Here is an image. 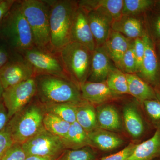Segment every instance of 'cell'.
<instances>
[{"mask_svg":"<svg viewBox=\"0 0 160 160\" xmlns=\"http://www.w3.org/2000/svg\"><path fill=\"white\" fill-rule=\"evenodd\" d=\"M47 1L50 6V47L52 51L58 52L72 42V29L78 1Z\"/></svg>","mask_w":160,"mask_h":160,"instance_id":"obj_1","label":"cell"},{"mask_svg":"<svg viewBox=\"0 0 160 160\" xmlns=\"http://www.w3.org/2000/svg\"><path fill=\"white\" fill-rule=\"evenodd\" d=\"M45 107L37 97L17 112L6 125L13 143L23 144L45 129Z\"/></svg>","mask_w":160,"mask_h":160,"instance_id":"obj_2","label":"cell"},{"mask_svg":"<svg viewBox=\"0 0 160 160\" xmlns=\"http://www.w3.org/2000/svg\"><path fill=\"white\" fill-rule=\"evenodd\" d=\"M0 38L22 55L35 46L29 23L23 14L19 0H16L0 26Z\"/></svg>","mask_w":160,"mask_h":160,"instance_id":"obj_3","label":"cell"},{"mask_svg":"<svg viewBox=\"0 0 160 160\" xmlns=\"http://www.w3.org/2000/svg\"><path fill=\"white\" fill-rule=\"evenodd\" d=\"M35 79L37 97L43 104H78L84 100L80 88L70 79L49 75H39Z\"/></svg>","mask_w":160,"mask_h":160,"instance_id":"obj_4","label":"cell"},{"mask_svg":"<svg viewBox=\"0 0 160 160\" xmlns=\"http://www.w3.org/2000/svg\"><path fill=\"white\" fill-rule=\"evenodd\" d=\"M21 9L31 28L35 45L51 49L49 15L47 0H19ZM52 50V49H51Z\"/></svg>","mask_w":160,"mask_h":160,"instance_id":"obj_5","label":"cell"},{"mask_svg":"<svg viewBox=\"0 0 160 160\" xmlns=\"http://www.w3.org/2000/svg\"><path fill=\"white\" fill-rule=\"evenodd\" d=\"M92 52L86 46L74 42L67 44L59 52L66 74L79 88L88 79Z\"/></svg>","mask_w":160,"mask_h":160,"instance_id":"obj_6","label":"cell"},{"mask_svg":"<svg viewBox=\"0 0 160 160\" xmlns=\"http://www.w3.org/2000/svg\"><path fill=\"white\" fill-rule=\"evenodd\" d=\"M34 70L35 76L49 75L69 78L65 71L59 52L35 46L22 54Z\"/></svg>","mask_w":160,"mask_h":160,"instance_id":"obj_7","label":"cell"},{"mask_svg":"<svg viewBox=\"0 0 160 160\" xmlns=\"http://www.w3.org/2000/svg\"><path fill=\"white\" fill-rule=\"evenodd\" d=\"M26 156L58 158L66 149L62 138L44 129L22 144Z\"/></svg>","mask_w":160,"mask_h":160,"instance_id":"obj_8","label":"cell"},{"mask_svg":"<svg viewBox=\"0 0 160 160\" xmlns=\"http://www.w3.org/2000/svg\"><path fill=\"white\" fill-rule=\"evenodd\" d=\"M35 77L24 81L5 89L3 102L10 118L27 106L37 96Z\"/></svg>","mask_w":160,"mask_h":160,"instance_id":"obj_9","label":"cell"},{"mask_svg":"<svg viewBox=\"0 0 160 160\" xmlns=\"http://www.w3.org/2000/svg\"><path fill=\"white\" fill-rule=\"evenodd\" d=\"M35 77L33 68L18 54L0 69V81L4 90L11 86Z\"/></svg>","mask_w":160,"mask_h":160,"instance_id":"obj_10","label":"cell"},{"mask_svg":"<svg viewBox=\"0 0 160 160\" xmlns=\"http://www.w3.org/2000/svg\"><path fill=\"white\" fill-rule=\"evenodd\" d=\"M145 52L140 71L137 74L154 89L160 87V62L154 42L146 34L143 37Z\"/></svg>","mask_w":160,"mask_h":160,"instance_id":"obj_11","label":"cell"},{"mask_svg":"<svg viewBox=\"0 0 160 160\" xmlns=\"http://www.w3.org/2000/svg\"><path fill=\"white\" fill-rule=\"evenodd\" d=\"M116 68L104 45L97 47L92 51L90 72L87 81L106 82L110 72Z\"/></svg>","mask_w":160,"mask_h":160,"instance_id":"obj_12","label":"cell"},{"mask_svg":"<svg viewBox=\"0 0 160 160\" xmlns=\"http://www.w3.org/2000/svg\"><path fill=\"white\" fill-rule=\"evenodd\" d=\"M88 18L96 47L103 46L111 31L113 19L108 12L101 9L88 12Z\"/></svg>","mask_w":160,"mask_h":160,"instance_id":"obj_13","label":"cell"},{"mask_svg":"<svg viewBox=\"0 0 160 160\" xmlns=\"http://www.w3.org/2000/svg\"><path fill=\"white\" fill-rule=\"evenodd\" d=\"M72 40L86 46L92 52L96 48L89 26L88 12L78 5L72 23Z\"/></svg>","mask_w":160,"mask_h":160,"instance_id":"obj_14","label":"cell"},{"mask_svg":"<svg viewBox=\"0 0 160 160\" xmlns=\"http://www.w3.org/2000/svg\"><path fill=\"white\" fill-rule=\"evenodd\" d=\"M80 89L83 99L94 106L109 103L118 98L109 89L106 82L87 81L80 86Z\"/></svg>","mask_w":160,"mask_h":160,"instance_id":"obj_15","label":"cell"},{"mask_svg":"<svg viewBox=\"0 0 160 160\" xmlns=\"http://www.w3.org/2000/svg\"><path fill=\"white\" fill-rule=\"evenodd\" d=\"M112 29L132 40L142 38L147 34L144 15H122L112 22Z\"/></svg>","mask_w":160,"mask_h":160,"instance_id":"obj_16","label":"cell"},{"mask_svg":"<svg viewBox=\"0 0 160 160\" xmlns=\"http://www.w3.org/2000/svg\"><path fill=\"white\" fill-rule=\"evenodd\" d=\"M123 121L126 131L133 138H140L146 133V122L135 102H129L124 106Z\"/></svg>","mask_w":160,"mask_h":160,"instance_id":"obj_17","label":"cell"},{"mask_svg":"<svg viewBox=\"0 0 160 160\" xmlns=\"http://www.w3.org/2000/svg\"><path fill=\"white\" fill-rule=\"evenodd\" d=\"M96 112L99 128L114 132L122 130V120L114 105L108 103L100 105L96 107Z\"/></svg>","mask_w":160,"mask_h":160,"instance_id":"obj_18","label":"cell"},{"mask_svg":"<svg viewBox=\"0 0 160 160\" xmlns=\"http://www.w3.org/2000/svg\"><path fill=\"white\" fill-rule=\"evenodd\" d=\"M133 40L112 29L104 45L117 68H118L123 56L133 42Z\"/></svg>","mask_w":160,"mask_h":160,"instance_id":"obj_19","label":"cell"},{"mask_svg":"<svg viewBox=\"0 0 160 160\" xmlns=\"http://www.w3.org/2000/svg\"><path fill=\"white\" fill-rule=\"evenodd\" d=\"M160 158V128L149 139L136 145L126 160H154Z\"/></svg>","mask_w":160,"mask_h":160,"instance_id":"obj_20","label":"cell"},{"mask_svg":"<svg viewBox=\"0 0 160 160\" xmlns=\"http://www.w3.org/2000/svg\"><path fill=\"white\" fill-rule=\"evenodd\" d=\"M92 147L102 151H111L118 148L124 143V140L115 132L98 128L88 133Z\"/></svg>","mask_w":160,"mask_h":160,"instance_id":"obj_21","label":"cell"},{"mask_svg":"<svg viewBox=\"0 0 160 160\" xmlns=\"http://www.w3.org/2000/svg\"><path fill=\"white\" fill-rule=\"evenodd\" d=\"M128 82L129 95H131L140 104L156 97L154 88L141 78L136 73L126 74Z\"/></svg>","mask_w":160,"mask_h":160,"instance_id":"obj_22","label":"cell"},{"mask_svg":"<svg viewBox=\"0 0 160 160\" xmlns=\"http://www.w3.org/2000/svg\"><path fill=\"white\" fill-rule=\"evenodd\" d=\"M78 5L87 12L97 9L104 10L113 21L122 16L123 0H82L78 1Z\"/></svg>","mask_w":160,"mask_h":160,"instance_id":"obj_23","label":"cell"},{"mask_svg":"<svg viewBox=\"0 0 160 160\" xmlns=\"http://www.w3.org/2000/svg\"><path fill=\"white\" fill-rule=\"evenodd\" d=\"M62 139L66 149H78L87 146L92 147L88 133L77 122L70 125L68 133Z\"/></svg>","mask_w":160,"mask_h":160,"instance_id":"obj_24","label":"cell"},{"mask_svg":"<svg viewBox=\"0 0 160 160\" xmlns=\"http://www.w3.org/2000/svg\"><path fill=\"white\" fill-rule=\"evenodd\" d=\"M76 122L87 133L98 128L94 105L85 100L78 104L77 106Z\"/></svg>","mask_w":160,"mask_h":160,"instance_id":"obj_25","label":"cell"},{"mask_svg":"<svg viewBox=\"0 0 160 160\" xmlns=\"http://www.w3.org/2000/svg\"><path fill=\"white\" fill-rule=\"evenodd\" d=\"M78 104L72 103H61L43 104V105L46 112L55 115L67 122L72 124L76 122L77 106Z\"/></svg>","mask_w":160,"mask_h":160,"instance_id":"obj_26","label":"cell"},{"mask_svg":"<svg viewBox=\"0 0 160 160\" xmlns=\"http://www.w3.org/2000/svg\"><path fill=\"white\" fill-rule=\"evenodd\" d=\"M43 124L47 131L62 139L66 137L71 125L57 116L48 112H46L44 116Z\"/></svg>","mask_w":160,"mask_h":160,"instance_id":"obj_27","label":"cell"},{"mask_svg":"<svg viewBox=\"0 0 160 160\" xmlns=\"http://www.w3.org/2000/svg\"><path fill=\"white\" fill-rule=\"evenodd\" d=\"M106 82L109 89L116 95L129 94L126 74L117 67L110 72Z\"/></svg>","mask_w":160,"mask_h":160,"instance_id":"obj_28","label":"cell"},{"mask_svg":"<svg viewBox=\"0 0 160 160\" xmlns=\"http://www.w3.org/2000/svg\"><path fill=\"white\" fill-rule=\"evenodd\" d=\"M155 89L156 92L155 98L144 101L140 105L149 122L157 129L160 128V87Z\"/></svg>","mask_w":160,"mask_h":160,"instance_id":"obj_29","label":"cell"},{"mask_svg":"<svg viewBox=\"0 0 160 160\" xmlns=\"http://www.w3.org/2000/svg\"><path fill=\"white\" fill-rule=\"evenodd\" d=\"M153 0H123L122 15L143 16L155 7Z\"/></svg>","mask_w":160,"mask_h":160,"instance_id":"obj_30","label":"cell"},{"mask_svg":"<svg viewBox=\"0 0 160 160\" xmlns=\"http://www.w3.org/2000/svg\"><path fill=\"white\" fill-rule=\"evenodd\" d=\"M147 34L153 41L160 40V9L154 8L144 15Z\"/></svg>","mask_w":160,"mask_h":160,"instance_id":"obj_31","label":"cell"},{"mask_svg":"<svg viewBox=\"0 0 160 160\" xmlns=\"http://www.w3.org/2000/svg\"><path fill=\"white\" fill-rule=\"evenodd\" d=\"M133 42L124 55L118 69L125 74L137 73V62L135 56Z\"/></svg>","mask_w":160,"mask_h":160,"instance_id":"obj_32","label":"cell"},{"mask_svg":"<svg viewBox=\"0 0 160 160\" xmlns=\"http://www.w3.org/2000/svg\"><path fill=\"white\" fill-rule=\"evenodd\" d=\"M92 148L87 146L78 149H67L64 160H96V155Z\"/></svg>","mask_w":160,"mask_h":160,"instance_id":"obj_33","label":"cell"},{"mask_svg":"<svg viewBox=\"0 0 160 160\" xmlns=\"http://www.w3.org/2000/svg\"><path fill=\"white\" fill-rule=\"evenodd\" d=\"M26 158L22 144L13 143L0 160H26Z\"/></svg>","mask_w":160,"mask_h":160,"instance_id":"obj_34","label":"cell"},{"mask_svg":"<svg viewBox=\"0 0 160 160\" xmlns=\"http://www.w3.org/2000/svg\"><path fill=\"white\" fill-rule=\"evenodd\" d=\"M5 40L0 38V69L18 55Z\"/></svg>","mask_w":160,"mask_h":160,"instance_id":"obj_35","label":"cell"},{"mask_svg":"<svg viewBox=\"0 0 160 160\" xmlns=\"http://www.w3.org/2000/svg\"><path fill=\"white\" fill-rule=\"evenodd\" d=\"M13 144L11 135L6 126L0 131V159Z\"/></svg>","mask_w":160,"mask_h":160,"instance_id":"obj_36","label":"cell"},{"mask_svg":"<svg viewBox=\"0 0 160 160\" xmlns=\"http://www.w3.org/2000/svg\"><path fill=\"white\" fill-rule=\"evenodd\" d=\"M133 49L135 56L137 62L138 72L140 71L142 63L145 52V46L142 38H138L134 40Z\"/></svg>","mask_w":160,"mask_h":160,"instance_id":"obj_37","label":"cell"},{"mask_svg":"<svg viewBox=\"0 0 160 160\" xmlns=\"http://www.w3.org/2000/svg\"><path fill=\"white\" fill-rule=\"evenodd\" d=\"M136 144L130 143L121 151L109 156L102 158L100 160H126L132 153Z\"/></svg>","mask_w":160,"mask_h":160,"instance_id":"obj_38","label":"cell"},{"mask_svg":"<svg viewBox=\"0 0 160 160\" xmlns=\"http://www.w3.org/2000/svg\"><path fill=\"white\" fill-rule=\"evenodd\" d=\"M16 0H0V26Z\"/></svg>","mask_w":160,"mask_h":160,"instance_id":"obj_39","label":"cell"},{"mask_svg":"<svg viewBox=\"0 0 160 160\" xmlns=\"http://www.w3.org/2000/svg\"><path fill=\"white\" fill-rule=\"evenodd\" d=\"M8 111L3 102L0 103V131L4 128L9 122Z\"/></svg>","mask_w":160,"mask_h":160,"instance_id":"obj_40","label":"cell"},{"mask_svg":"<svg viewBox=\"0 0 160 160\" xmlns=\"http://www.w3.org/2000/svg\"><path fill=\"white\" fill-rule=\"evenodd\" d=\"M58 158L43 157L31 156L27 157L26 160H55Z\"/></svg>","mask_w":160,"mask_h":160,"instance_id":"obj_41","label":"cell"},{"mask_svg":"<svg viewBox=\"0 0 160 160\" xmlns=\"http://www.w3.org/2000/svg\"><path fill=\"white\" fill-rule=\"evenodd\" d=\"M156 51L157 54L158 58L160 62V40H158L156 42H154Z\"/></svg>","mask_w":160,"mask_h":160,"instance_id":"obj_42","label":"cell"},{"mask_svg":"<svg viewBox=\"0 0 160 160\" xmlns=\"http://www.w3.org/2000/svg\"><path fill=\"white\" fill-rule=\"evenodd\" d=\"M4 89L0 81V103L3 102V94Z\"/></svg>","mask_w":160,"mask_h":160,"instance_id":"obj_43","label":"cell"},{"mask_svg":"<svg viewBox=\"0 0 160 160\" xmlns=\"http://www.w3.org/2000/svg\"><path fill=\"white\" fill-rule=\"evenodd\" d=\"M65 151H64V152H63V153H62V154H61V155H60V156L55 160H64V157H65Z\"/></svg>","mask_w":160,"mask_h":160,"instance_id":"obj_44","label":"cell"},{"mask_svg":"<svg viewBox=\"0 0 160 160\" xmlns=\"http://www.w3.org/2000/svg\"><path fill=\"white\" fill-rule=\"evenodd\" d=\"M155 8L157 9H160V0L156 1Z\"/></svg>","mask_w":160,"mask_h":160,"instance_id":"obj_45","label":"cell"},{"mask_svg":"<svg viewBox=\"0 0 160 160\" xmlns=\"http://www.w3.org/2000/svg\"><path fill=\"white\" fill-rule=\"evenodd\" d=\"M154 160H160V158H158L156 159H155Z\"/></svg>","mask_w":160,"mask_h":160,"instance_id":"obj_46","label":"cell"}]
</instances>
